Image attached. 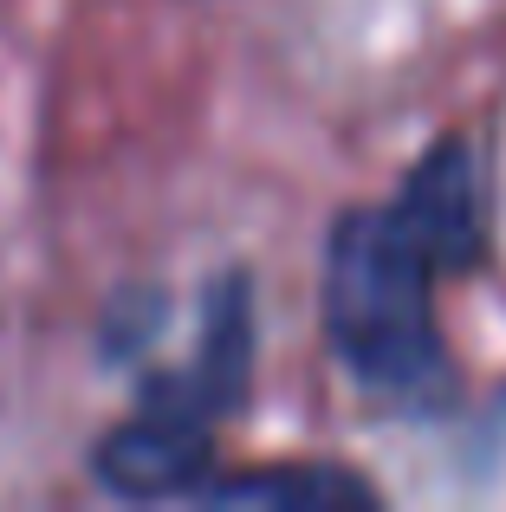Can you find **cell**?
I'll list each match as a JSON object with an SVG mask.
<instances>
[{
  "instance_id": "cell-2",
  "label": "cell",
  "mask_w": 506,
  "mask_h": 512,
  "mask_svg": "<svg viewBox=\"0 0 506 512\" xmlns=\"http://www.w3.org/2000/svg\"><path fill=\"white\" fill-rule=\"evenodd\" d=\"M247 370H253V299L247 279L228 273L202 312V338H195L189 363L156 370L137 389V415L117 422L91 448V474L117 500H189L208 480L221 422L247 396Z\"/></svg>"
},
{
  "instance_id": "cell-1",
  "label": "cell",
  "mask_w": 506,
  "mask_h": 512,
  "mask_svg": "<svg viewBox=\"0 0 506 512\" xmlns=\"http://www.w3.org/2000/svg\"><path fill=\"white\" fill-rule=\"evenodd\" d=\"M487 247V169L461 137L435 143L390 201L351 208L325 247V338L351 383L396 409H442L455 370L435 325V286Z\"/></svg>"
},
{
  "instance_id": "cell-3",
  "label": "cell",
  "mask_w": 506,
  "mask_h": 512,
  "mask_svg": "<svg viewBox=\"0 0 506 512\" xmlns=\"http://www.w3.org/2000/svg\"><path fill=\"white\" fill-rule=\"evenodd\" d=\"M189 500H208V506H299V512H312V506H370L377 493H370L357 474H344V467L312 461V467H266V474H228V480L208 474Z\"/></svg>"
}]
</instances>
